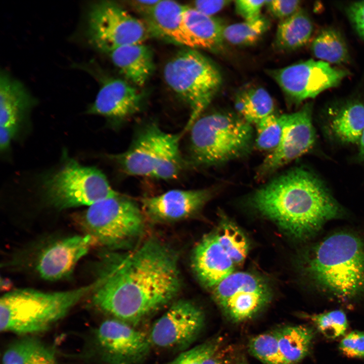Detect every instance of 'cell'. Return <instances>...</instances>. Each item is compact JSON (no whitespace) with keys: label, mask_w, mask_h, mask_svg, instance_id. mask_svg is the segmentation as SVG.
<instances>
[{"label":"cell","mask_w":364,"mask_h":364,"mask_svg":"<svg viewBox=\"0 0 364 364\" xmlns=\"http://www.w3.org/2000/svg\"><path fill=\"white\" fill-rule=\"evenodd\" d=\"M99 277L93 304L132 326L170 303L181 286L177 254L154 238L113 257Z\"/></svg>","instance_id":"obj_1"},{"label":"cell","mask_w":364,"mask_h":364,"mask_svg":"<svg viewBox=\"0 0 364 364\" xmlns=\"http://www.w3.org/2000/svg\"><path fill=\"white\" fill-rule=\"evenodd\" d=\"M249 203L295 238H307L338 217L341 207L323 183L310 171L295 168L256 190Z\"/></svg>","instance_id":"obj_2"},{"label":"cell","mask_w":364,"mask_h":364,"mask_svg":"<svg viewBox=\"0 0 364 364\" xmlns=\"http://www.w3.org/2000/svg\"><path fill=\"white\" fill-rule=\"evenodd\" d=\"M101 282L99 277L92 283L62 291L21 288L6 293L0 300L1 331L20 335L44 332L91 295Z\"/></svg>","instance_id":"obj_3"},{"label":"cell","mask_w":364,"mask_h":364,"mask_svg":"<svg viewBox=\"0 0 364 364\" xmlns=\"http://www.w3.org/2000/svg\"><path fill=\"white\" fill-rule=\"evenodd\" d=\"M306 270L321 289L339 298H352L364 292V246L348 233L331 235L315 246Z\"/></svg>","instance_id":"obj_4"},{"label":"cell","mask_w":364,"mask_h":364,"mask_svg":"<svg viewBox=\"0 0 364 364\" xmlns=\"http://www.w3.org/2000/svg\"><path fill=\"white\" fill-rule=\"evenodd\" d=\"M189 131L190 163L197 166H216L243 158L250 153L255 141L251 124L228 113L201 115Z\"/></svg>","instance_id":"obj_5"},{"label":"cell","mask_w":364,"mask_h":364,"mask_svg":"<svg viewBox=\"0 0 364 364\" xmlns=\"http://www.w3.org/2000/svg\"><path fill=\"white\" fill-rule=\"evenodd\" d=\"M185 133L183 130L176 133L166 132L157 123L150 122L138 131L126 151L109 157L128 175L172 179L185 165L179 149Z\"/></svg>","instance_id":"obj_6"},{"label":"cell","mask_w":364,"mask_h":364,"mask_svg":"<svg viewBox=\"0 0 364 364\" xmlns=\"http://www.w3.org/2000/svg\"><path fill=\"white\" fill-rule=\"evenodd\" d=\"M163 77L169 88L185 102L190 115L183 130H189L209 105L221 85L215 65L194 49L178 52L165 64Z\"/></svg>","instance_id":"obj_7"},{"label":"cell","mask_w":364,"mask_h":364,"mask_svg":"<svg viewBox=\"0 0 364 364\" xmlns=\"http://www.w3.org/2000/svg\"><path fill=\"white\" fill-rule=\"evenodd\" d=\"M143 214L135 202L118 194L88 206L80 222L95 246L114 247L142 234Z\"/></svg>","instance_id":"obj_8"},{"label":"cell","mask_w":364,"mask_h":364,"mask_svg":"<svg viewBox=\"0 0 364 364\" xmlns=\"http://www.w3.org/2000/svg\"><path fill=\"white\" fill-rule=\"evenodd\" d=\"M43 188L48 202L60 210L89 206L118 195L102 171L74 160L67 161L47 178Z\"/></svg>","instance_id":"obj_9"},{"label":"cell","mask_w":364,"mask_h":364,"mask_svg":"<svg viewBox=\"0 0 364 364\" xmlns=\"http://www.w3.org/2000/svg\"><path fill=\"white\" fill-rule=\"evenodd\" d=\"M150 31L145 22L111 1H100L89 7L86 34L89 43L108 53L125 45L142 43Z\"/></svg>","instance_id":"obj_10"},{"label":"cell","mask_w":364,"mask_h":364,"mask_svg":"<svg viewBox=\"0 0 364 364\" xmlns=\"http://www.w3.org/2000/svg\"><path fill=\"white\" fill-rule=\"evenodd\" d=\"M212 289L213 298L222 311L236 323L252 318L271 297L267 284L247 272L234 271Z\"/></svg>","instance_id":"obj_11"},{"label":"cell","mask_w":364,"mask_h":364,"mask_svg":"<svg viewBox=\"0 0 364 364\" xmlns=\"http://www.w3.org/2000/svg\"><path fill=\"white\" fill-rule=\"evenodd\" d=\"M269 73L286 95L295 102L315 98L338 85L348 74L345 70L312 59L270 70Z\"/></svg>","instance_id":"obj_12"},{"label":"cell","mask_w":364,"mask_h":364,"mask_svg":"<svg viewBox=\"0 0 364 364\" xmlns=\"http://www.w3.org/2000/svg\"><path fill=\"white\" fill-rule=\"evenodd\" d=\"M311 110V105L307 104L297 112L279 116L282 127L280 142L259 166L257 178L270 175L311 149L315 138Z\"/></svg>","instance_id":"obj_13"},{"label":"cell","mask_w":364,"mask_h":364,"mask_svg":"<svg viewBox=\"0 0 364 364\" xmlns=\"http://www.w3.org/2000/svg\"><path fill=\"white\" fill-rule=\"evenodd\" d=\"M203 312L187 300L172 304L152 327L149 337L152 345L163 348H181L193 342L201 331Z\"/></svg>","instance_id":"obj_14"},{"label":"cell","mask_w":364,"mask_h":364,"mask_svg":"<svg viewBox=\"0 0 364 364\" xmlns=\"http://www.w3.org/2000/svg\"><path fill=\"white\" fill-rule=\"evenodd\" d=\"M97 346L111 364H134L144 358L152 346L149 336L118 319L103 322L96 332Z\"/></svg>","instance_id":"obj_15"},{"label":"cell","mask_w":364,"mask_h":364,"mask_svg":"<svg viewBox=\"0 0 364 364\" xmlns=\"http://www.w3.org/2000/svg\"><path fill=\"white\" fill-rule=\"evenodd\" d=\"M100 81L99 90L87 113L103 116L117 126L141 110L144 97L138 87L120 78H103Z\"/></svg>","instance_id":"obj_16"},{"label":"cell","mask_w":364,"mask_h":364,"mask_svg":"<svg viewBox=\"0 0 364 364\" xmlns=\"http://www.w3.org/2000/svg\"><path fill=\"white\" fill-rule=\"evenodd\" d=\"M95 246L93 238L86 234L59 240L40 254L36 265L37 272L48 281L68 277L78 262Z\"/></svg>","instance_id":"obj_17"},{"label":"cell","mask_w":364,"mask_h":364,"mask_svg":"<svg viewBox=\"0 0 364 364\" xmlns=\"http://www.w3.org/2000/svg\"><path fill=\"white\" fill-rule=\"evenodd\" d=\"M213 190H172L142 199V210L158 221H172L188 218L197 213L211 198Z\"/></svg>","instance_id":"obj_18"},{"label":"cell","mask_w":364,"mask_h":364,"mask_svg":"<svg viewBox=\"0 0 364 364\" xmlns=\"http://www.w3.org/2000/svg\"><path fill=\"white\" fill-rule=\"evenodd\" d=\"M192 265L200 282L211 289L234 272L237 267L216 233L206 236L196 245Z\"/></svg>","instance_id":"obj_19"},{"label":"cell","mask_w":364,"mask_h":364,"mask_svg":"<svg viewBox=\"0 0 364 364\" xmlns=\"http://www.w3.org/2000/svg\"><path fill=\"white\" fill-rule=\"evenodd\" d=\"M185 6L173 1L159 0L145 16L146 24L150 33L188 48L194 49L184 23Z\"/></svg>","instance_id":"obj_20"},{"label":"cell","mask_w":364,"mask_h":364,"mask_svg":"<svg viewBox=\"0 0 364 364\" xmlns=\"http://www.w3.org/2000/svg\"><path fill=\"white\" fill-rule=\"evenodd\" d=\"M36 100L19 81L7 72H1L0 76V125L19 130V125Z\"/></svg>","instance_id":"obj_21"},{"label":"cell","mask_w":364,"mask_h":364,"mask_svg":"<svg viewBox=\"0 0 364 364\" xmlns=\"http://www.w3.org/2000/svg\"><path fill=\"white\" fill-rule=\"evenodd\" d=\"M108 54L127 81L136 87L143 86L154 71L153 52L144 43L121 46Z\"/></svg>","instance_id":"obj_22"},{"label":"cell","mask_w":364,"mask_h":364,"mask_svg":"<svg viewBox=\"0 0 364 364\" xmlns=\"http://www.w3.org/2000/svg\"><path fill=\"white\" fill-rule=\"evenodd\" d=\"M184 21L194 48L217 50L221 47L224 26L217 19L186 6Z\"/></svg>","instance_id":"obj_23"},{"label":"cell","mask_w":364,"mask_h":364,"mask_svg":"<svg viewBox=\"0 0 364 364\" xmlns=\"http://www.w3.org/2000/svg\"><path fill=\"white\" fill-rule=\"evenodd\" d=\"M3 364H60L55 351L40 340L25 337L6 350Z\"/></svg>","instance_id":"obj_24"},{"label":"cell","mask_w":364,"mask_h":364,"mask_svg":"<svg viewBox=\"0 0 364 364\" xmlns=\"http://www.w3.org/2000/svg\"><path fill=\"white\" fill-rule=\"evenodd\" d=\"M276 332L286 364H297L306 356L314 337L312 328L304 325L289 326Z\"/></svg>","instance_id":"obj_25"},{"label":"cell","mask_w":364,"mask_h":364,"mask_svg":"<svg viewBox=\"0 0 364 364\" xmlns=\"http://www.w3.org/2000/svg\"><path fill=\"white\" fill-rule=\"evenodd\" d=\"M311 21L307 15L298 10L282 20L277 28L275 46L280 50H294L305 45L312 32Z\"/></svg>","instance_id":"obj_26"},{"label":"cell","mask_w":364,"mask_h":364,"mask_svg":"<svg viewBox=\"0 0 364 364\" xmlns=\"http://www.w3.org/2000/svg\"><path fill=\"white\" fill-rule=\"evenodd\" d=\"M235 107L239 116L250 124H257L273 114L274 104L268 93L262 87H252L236 97Z\"/></svg>","instance_id":"obj_27"},{"label":"cell","mask_w":364,"mask_h":364,"mask_svg":"<svg viewBox=\"0 0 364 364\" xmlns=\"http://www.w3.org/2000/svg\"><path fill=\"white\" fill-rule=\"evenodd\" d=\"M330 127L340 141L359 142L364 129V105L355 102L346 106L332 119Z\"/></svg>","instance_id":"obj_28"},{"label":"cell","mask_w":364,"mask_h":364,"mask_svg":"<svg viewBox=\"0 0 364 364\" xmlns=\"http://www.w3.org/2000/svg\"><path fill=\"white\" fill-rule=\"evenodd\" d=\"M311 49L316 58L330 64L345 63L349 59L345 41L338 32L331 28L323 29L318 34Z\"/></svg>","instance_id":"obj_29"},{"label":"cell","mask_w":364,"mask_h":364,"mask_svg":"<svg viewBox=\"0 0 364 364\" xmlns=\"http://www.w3.org/2000/svg\"><path fill=\"white\" fill-rule=\"evenodd\" d=\"M269 21L262 16L250 21L233 24L224 27L223 39L237 46L256 43L269 27Z\"/></svg>","instance_id":"obj_30"},{"label":"cell","mask_w":364,"mask_h":364,"mask_svg":"<svg viewBox=\"0 0 364 364\" xmlns=\"http://www.w3.org/2000/svg\"><path fill=\"white\" fill-rule=\"evenodd\" d=\"M216 233L217 238L236 266L242 264L248 251L247 240L243 233L230 222H224Z\"/></svg>","instance_id":"obj_31"},{"label":"cell","mask_w":364,"mask_h":364,"mask_svg":"<svg viewBox=\"0 0 364 364\" xmlns=\"http://www.w3.org/2000/svg\"><path fill=\"white\" fill-rule=\"evenodd\" d=\"M250 353L263 364H286L281 353L276 332L260 334L248 342Z\"/></svg>","instance_id":"obj_32"},{"label":"cell","mask_w":364,"mask_h":364,"mask_svg":"<svg viewBox=\"0 0 364 364\" xmlns=\"http://www.w3.org/2000/svg\"><path fill=\"white\" fill-rule=\"evenodd\" d=\"M303 315L310 320L318 331L329 339H334L344 335L348 327L346 314L340 310Z\"/></svg>","instance_id":"obj_33"},{"label":"cell","mask_w":364,"mask_h":364,"mask_svg":"<svg viewBox=\"0 0 364 364\" xmlns=\"http://www.w3.org/2000/svg\"><path fill=\"white\" fill-rule=\"evenodd\" d=\"M256 125V138L255 144L259 150H274L278 145L281 135L282 127L279 116L274 113L258 122Z\"/></svg>","instance_id":"obj_34"},{"label":"cell","mask_w":364,"mask_h":364,"mask_svg":"<svg viewBox=\"0 0 364 364\" xmlns=\"http://www.w3.org/2000/svg\"><path fill=\"white\" fill-rule=\"evenodd\" d=\"M221 344L220 337L214 338L182 352L168 364H203L218 351Z\"/></svg>","instance_id":"obj_35"},{"label":"cell","mask_w":364,"mask_h":364,"mask_svg":"<svg viewBox=\"0 0 364 364\" xmlns=\"http://www.w3.org/2000/svg\"><path fill=\"white\" fill-rule=\"evenodd\" d=\"M339 348L347 356L364 357V332L358 331L351 332L342 339Z\"/></svg>","instance_id":"obj_36"},{"label":"cell","mask_w":364,"mask_h":364,"mask_svg":"<svg viewBox=\"0 0 364 364\" xmlns=\"http://www.w3.org/2000/svg\"><path fill=\"white\" fill-rule=\"evenodd\" d=\"M265 5L275 17L283 20L292 16L299 10L300 1L298 0L267 1Z\"/></svg>","instance_id":"obj_37"},{"label":"cell","mask_w":364,"mask_h":364,"mask_svg":"<svg viewBox=\"0 0 364 364\" xmlns=\"http://www.w3.org/2000/svg\"><path fill=\"white\" fill-rule=\"evenodd\" d=\"M267 1L240 0L235 1L237 13L245 21L256 19L261 16L262 7Z\"/></svg>","instance_id":"obj_38"},{"label":"cell","mask_w":364,"mask_h":364,"mask_svg":"<svg viewBox=\"0 0 364 364\" xmlns=\"http://www.w3.org/2000/svg\"><path fill=\"white\" fill-rule=\"evenodd\" d=\"M231 3L230 1H196L191 6L198 11L211 16Z\"/></svg>","instance_id":"obj_39"},{"label":"cell","mask_w":364,"mask_h":364,"mask_svg":"<svg viewBox=\"0 0 364 364\" xmlns=\"http://www.w3.org/2000/svg\"><path fill=\"white\" fill-rule=\"evenodd\" d=\"M348 13L357 31L364 37V1L352 4Z\"/></svg>","instance_id":"obj_40"},{"label":"cell","mask_w":364,"mask_h":364,"mask_svg":"<svg viewBox=\"0 0 364 364\" xmlns=\"http://www.w3.org/2000/svg\"><path fill=\"white\" fill-rule=\"evenodd\" d=\"M159 0L133 1L130 5L144 16L147 15L159 2Z\"/></svg>","instance_id":"obj_41"},{"label":"cell","mask_w":364,"mask_h":364,"mask_svg":"<svg viewBox=\"0 0 364 364\" xmlns=\"http://www.w3.org/2000/svg\"><path fill=\"white\" fill-rule=\"evenodd\" d=\"M218 352V351L208 358L203 364H225L222 357L219 355Z\"/></svg>","instance_id":"obj_42"},{"label":"cell","mask_w":364,"mask_h":364,"mask_svg":"<svg viewBox=\"0 0 364 364\" xmlns=\"http://www.w3.org/2000/svg\"><path fill=\"white\" fill-rule=\"evenodd\" d=\"M360 144V155L364 159V129L361 134V137L359 141Z\"/></svg>","instance_id":"obj_43"},{"label":"cell","mask_w":364,"mask_h":364,"mask_svg":"<svg viewBox=\"0 0 364 364\" xmlns=\"http://www.w3.org/2000/svg\"><path fill=\"white\" fill-rule=\"evenodd\" d=\"M236 364H249L245 360L242 359L239 362H238Z\"/></svg>","instance_id":"obj_44"}]
</instances>
